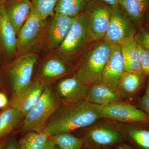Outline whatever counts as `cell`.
Wrapping results in <instances>:
<instances>
[{
  "mask_svg": "<svg viewBox=\"0 0 149 149\" xmlns=\"http://www.w3.org/2000/svg\"><path fill=\"white\" fill-rule=\"evenodd\" d=\"M6 12L17 36L32 8L30 0H8L4 4Z\"/></svg>",
  "mask_w": 149,
  "mask_h": 149,
  "instance_id": "2e32d148",
  "label": "cell"
},
{
  "mask_svg": "<svg viewBox=\"0 0 149 149\" xmlns=\"http://www.w3.org/2000/svg\"><path fill=\"white\" fill-rule=\"evenodd\" d=\"M2 149H20V148L15 137L12 136L7 139Z\"/></svg>",
  "mask_w": 149,
  "mask_h": 149,
  "instance_id": "4dcf8cb0",
  "label": "cell"
},
{
  "mask_svg": "<svg viewBox=\"0 0 149 149\" xmlns=\"http://www.w3.org/2000/svg\"><path fill=\"white\" fill-rule=\"evenodd\" d=\"M90 88L73 75L59 80L53 90L61 103H70L85 100Z\"/></svg>",
  "mask_w": 149,
  "mask_h": 149,
  "instance_id": "9c48e42d",
  "label": "cell"
},
{
  "mask_svg": "<svg viewBox=\"0 0 149 149\" xmlns=\"http://www.w3.org/2000/svg\"><path fill=\"white\" fill-rule=\"evenodd\" d=\"M92 0H57L54 14L74 17L82 13Z\"/></svg>",
  "mask_w": 149,
  "mask_h": 149,
  "instance_id": "603a6c76",
  "label": "cell"
},
{
  "mask_svg": "<svg viewBox=\"0 0 149 149\" xmlns=\"http://www.w3.org/2000/svg\"><path fill=\"white\" fill-rule=\"evenodd\" d=\"M143 72L124 71L120 78L117 91L123 97L133 95L142 88L146 80Z\"/></svg>",
  "mask_w": 149,
  "mask_h": 149,
  "instance_id": "44dd1931",
  "label": "cell"
},
{
  "mask_svg": "<svg viewBox=\"0 0 149 149\" xmlns=\"http://www.w3.org/2000/svg\"><path fill=\"white\" fill-rule=\"evenodd\" d=\"M7 139H2L0 141V149H2L3 147L5 144L6 142Z\"/></svg>",
  "mask_w": 149,
  "mask_h": 149,
  "instance_id": "d590c367",
  "label": "cell"
},
{
  "mask_svg": "<svg viewBox=\"0 0 149 149\" xmlns=\"http://www.w3.org/2000/svg\"><path fill=\"white\" fill-rule=\"evenodd\" d=\"M137 31L121 6H113L110 21L104 39L112 45H120L125 40L134 38Z\"/></svg>",
  "mask_w": 149,
  "mask_h": 149,
  "instance_id": "5b68a950",
  "label": "cell"
},
{
  "mask_svg": "<svg viewBox=\"0 0 149 149\" xmlns=\"http://www.w3.org/2000/svg\"><path fill=\"white\" fill-rule=\"evenodd\" d=\"M136 42L149 52V32L143 28L137 31L134 37Z\"/></svg>",
  "mask_w": 149,
  "mask_h": 149,
  "instance_id": "83f0119b",
  "label": "cell"
},
{
  "mask_svg": "<svg viewBox=\"0 0 149 149\" xmlns=\"http://www.w3.org/2000/svg\"><path fill=\"white\" fill-rule=\"evenodd\" d=\"M53 149H60L59 148H58V146H57L56 145L55 146V147H54V148Z\"/></svg>",
  "mask_w": 149,
  "mask_h": 149,
  "instance_id": "f35d334b",
  "label": "cell"
},
{
  "mask_svg": "<svg viewBox=\"0 0 149 149\" xmlns=\"http://www.w3.org/2000/svg\"><path fill=\"white\" fill-rule=\"evenodd\" d=\"M8 0H0V6L3 5Z\"/></svg>",
  "mask_w": 149,
  "mask_h": 149,
  "instance_id": "74e56055",
  "label": "cell"
},
{
  "mask_svg": "<svg viewBox=\"0 0 149 149\" xmlns=\"http://www.w3.org/2000/svg\"><path fill=\"white\" fill-rule=\"evenodd\" d=\"M4 5L0 6V45L7 54L12 55L17 50V37Z\"/></svg>",
  "mask_w": 149,
  "mask_h": 149,
  "instance_id": "e0dca14e",
  "label": "cell"
},
{
  "mask_svg": "<svg viewBox=\"0 0 149 149\" xmlns=\"http://www.w3.org/2000/svg\"><path fill=\"white\" fill-rule=\"evenodd\" d=\"M119 5L137 30L141 29L144 15L149 6V0H122Z\"/></svg>",
  "mask_w": 149,
  "mask_h": 149,
  "instance_id": "ffe728a7",
  "label": "cell"
},
{
  "mask_svg": "<svg viewBox=\"0 0 149 149\" xmlns=\"http://www.w3.org/2000/svg\"><path fill=\"white\" fill-rule=\"evenodd\" d=\"M112 6L101 0H92L85 8L92 35L95 41L104 39L111 17Z\"/></svg>",
  "mask_w": 149,
  "mask_h": 149,
  "instance_id": "8992f818",
  "label": "cell"
},
{
  "mask_svg": "<svg viewBox=\"0 0 149 149\" xmlns=\"http://www.w3.org/2000/svg\"><path fill=\"white\" fill-rule=\"evenodd\" d=\"M25 117L21 112L11 107L0 113V141L9 135Z\"/></svg>",
  "mask_w": 149,
  "mask_h": 149,
  "instance_id": "7402d4cb",
  "label": "cell"
},
{
  "mask_svg": "<svg viewBox=\"0 0 149 149\" xmlns=\"http://www.w3.org/2000/svg\"><path fill=\"white\" fill-rule=\"evenodd\" d=\"M101 1L113 6L119 5L122 0H101Z\"/></svg>",
  "mask_w": 149,
  "mask_h": 149,
  "instance_id": "e575fe53",
  "label": "cell"
},
{
  "mask_svg": "<svg viewBox=\"0 0 149 149\" xmlns=\"http://www.w3.org/2000/svg\"><path fill=\"white\" fill-rule=\"evenodd\" d=\"M0 83H1V80H0Z\"/></svg>",
  "mask_w": 149,
  "mask_h": 149,
  "instance_id": "ab89813d",
  "label": "cell"
},
{
  "mask_svg": "<svg viewBox=\"0 0 149 149\" xmlns=\"http://www.w3.org/2000/svg\"><path fill=\"white\" fill-rule=\"evenodd\" d=\"M112 45L104 39L95 41L82 55L74 75L91 86L102 83L105 66Z\"/></svg>",
  "mask_w": 149,
  "mask_h": 149,
  "instance_id": "7a4b0ae2",
  "label": "cell"
},
{
  "mask_svg": "<svg viewBox=\"0 0 149 149\" xmlns=\"http://www.w3.org/2000/svg\"><path fill=\"white\" fill-rule=\"evenodd\" d=\"M128 135L132 141L145 149H149V130L140 129H131Z\"/></svg>",
  "mask_w": 149,
  "mask_h": 149,
  "instance_id": "4316f807",
  "label": "cell"
},
{
  "mask_svg": "<svg viewBox=\"0 0 149 149\" xmlns=\"http://www.w3.org/2000/svg\"><path fill=\"white\" fill-rule=\"evenodd\" d=\"M56 146V145L54 141L49 137L45 146L43 149H53Z\"/></svg>",
  "mask_w": 149,
  "mask_h": 149,
  "instance_id": "836d02e7",
  "label": "cell"
},
{
  "mask_svg": "<svg viewBox=\"0 0 149 149\" xmlns=\"http://www.w3.org/2000/svg\"><path fill=\"white\" fill-rule=\"evenodd\" d=\"M141 28H143L149 32V6L144 15Z\"/></svg>",
  "mask_w": 149,
  "mask_h": 149,
  "instance_id": "1f68e13d",
  "label": "cell"
},
{
  "mask_svg": "<svg viewBox=\"0 0 149 149\" xmlns=\"http://www.w3.org/2000/svg\"><path fill=\"white\" fill-rule=\"evenodd\" d=\"M44 20L54 14L57 0H30Z\"/></svg>",
  "mask_w": 149,
  "mask_h": 149,
  "instance_id": "484cf974",
  "label": "cell"
},
{
  "mask_svg": "<svg viewBox=\"0 0 149 149\" xmlns=\"http://www.w3.org/2000/svg\"><path fill=\"white\" fill-rule=\"evenodd\" d=\"M72 70L70 63L64 59L58 56L51 57L41 66L38 80L45 87L70 74Z\"/></svg>",
  "mask_w": 149,
  "mask_h": 149,
  "instance_id": "4fadbf2b",
  "label": "cell"
},
{
  "mask_svg": "<svg viewBox=\"0 0 149 149\" xmlns=\"http://www.w3.org/2000/svg\"><path fill=\"white\" fill-rule=\"evenodd\" d=\"M124 71L142 72L139 45L134 38L128 39L120 44Z\"/></svg>",
  "mask_w": 149,
  "mask_h": 149,
  "instance_id": "d6986e66",
  "label": "cell"
},
{
  "mask_svg": "<svg viewBox=\"0 0 149 149\" xmlns=\"http://www.w3.org/2000/svg\"><path fill=\"white\" fill-rule=\"evenodd\" d=\"M44 21L38 11L32 6L29 16L17 36L18 53H24L37 42L45 28Z\"/></svg>",
  "mask_w": 149,
  "mask_h": 149,
  "instance_id": "52a82bcc",
  "label": "cell"
},
{
  "mask_svg": "<svg viewBox=\"0 0 149 149\" xmlns=\"http://www.w3.org/2000/svg\"><path fill=\"white\" fill-rule=\"evenodd\" d=\"M120 131L109 126H101L94 127L87 132L85 143L94 147L111 146L119 143L122 140Z\"/></svg>",
  "mask_w": 149,
  "mask_h": 149,
  "instance_id": "9a60e30c",
  "label": "cell"
},
{
  "mask_svg": "<svg viewBox=\"0 0 149 149\" xmlns=\"http://www.w3.org/2000/svg\"><path fill=\"white\" fill-rule=\"evenodd\" d=\"M95 41L88 16L83 11L74 17L71 27L58 51L69 63L70 61L83 55Z\"/></svg>",
  "mask_w": 149,
  "mask_h": 149,
  "instance_id": "3957f363",
  "label": "cell"
},
{
  "mask_svg": "<svg viewBox=\"0 0 149 149\" xmlns=\"http://www.w3.org/2000/svg\"><path fill=\"white\" fill-rule=\"evenodd\" d=\"M102 118L123 122L149 123L146 113L122 101L103 106Z\"/></svg>",
  "mask_w": 149,
  "mask_h": 149,
  "instance_id": "30bf717a",
  "label": "cell"
},
{
  "mask_svg": "<svg viewBox=\"0 0 149 149\" xmlns=\"http://www.w3.org/2000/svg\"><path fill=\"white\" fill-rule=\"evenodd\" d=\"M61 103L49 85L45 87L42 95L20 124L21 133L43 132L46 123Z\"/></svg>",
  "mask_w": 149,
  "mask_h": 149,
  "instance_id": "277c9868",
  "label": "cell"
},
{
  "mask_svg": "<svg viewBox=\"0 0 149 149\" xmlns=\"http://www.w3.org/2000/svg\"><path fill=\"white\" fill-rule=\"evenodd\" d=\"M45 86L38 80L14 92L10 107L23 113L26 116L34 107L42 95Z\"/></svg>",
  "mask_w": 149,
  "mask_h": 149,
  "instance_id": "8fae6325",
  "label": "cell"
},
{
  "mask_svg": "<svg viewBox=\"0 0 149 149\" xmlns=\"http://www.w3.org/2000/svg\"><path fill=\"white\" fill-rule=\"evenodd\" d=\"M74 17L54 14L48 27L47 43L49 49H57L65 39Z\"/></svg>",
  "mask_w": 149,
  "mask_h": 149,
  "instance_id": "5bb4252c",
  "label": "cell"
},
{
  "mask_svg": "<svg viewBox=\"0 0 149 149\" xmlns=\"http://www.w3.org/2000/svg\"><path fill=\"white\" fill-rule=\"evenodd\" d=\"M60 149H81L85 139L75 137L70 133H61L49 137Z\"/></svg>",
  "mask_w": 149,
  "mask_h": 149,
  "instance_id": "d4e9b609",
  "label": "cell"
},
{
  "mask_svg": "<svg viewBox=\"0 0 149 149\" xmlns=\"http://www.w3.org/2000/svg\"><path fill=\"white\" fill-rule=\"evenodd\" d=\"M124 72V64L120 45H113L104 69L102 83L117 91L119 81Z\"/></svg>",
  "mask_w": 149,
  "mask_h": 149,
  "instance_id": "7c38bea8",
  "label": "cell"
},
{
  "mask_svg": "<svg viewBox=\"0 0 149 149\" xmlns=\"http://www.w3.org/2000/svg\"><path fill=\"white\" fill-rule=\"evenodd\" d=\"M8 103V99L5 94L0 93V108H3L7 106Z\"/></svg>",
  "mask_w": 149,
  "mask_h": 149,
  "instance_id": "d6a6232c",
  "label": "cell"
},
{
  "mask_svg": "<svg viewBox=\"0 0 149 149\" xmlns=\"http://www.w3.org/2000/svg\"><path fill=\"white\" fill-rule=\"evenodd\" d=\"M103 107L85 100L61 103L48 119L43 132L50 137L90 126L102 118Z\"/></svg>",
  "mask_w": 149,
  "mask_h": 149,
  "instance_id": "6da1fadb",
  "label": "cell"
},
{
  "mask_svg": "<svg viewBox=\"0 0 149 149\" xmlns=\"http://www.w3.org/2000/svg\"><path fill=\"white\" fill-rule=\"evenodd\" d=\"M139 103L141 108L149 115V80L146 90L143 95L139 100Z\"/></svg>",
  "mask_w": 149,
  "mask_h": 149,
  "instance_id": "f546056e",
  "label": "cell"
},
{
  "mask_svg": "<svg viewBox=\"0 0 149 149\" xmlns=\"http://www.w3.org/2000/svg\"><path fill=\"white\" fill-rule=\"evenodd\" d=\"M123 97L117 91L100 83L90 86L85 100L95 104L105 106L115 102L121 101Z\"/></svg>",
  "mask_w": 149,
  "mask_h": 149,
  "instance_id": "ac0fdd59",
  "label": "cell"
},
{
  "mask_svg": "<svg viewBox=\"0 0 149 149\" xmlns=\"http://www.w3.org/2000/svg\"><path fill=\"white\" fill-rule=\"evenodd\" d=\"M45 133L27 132L18 141L20 149H43L49 139Z\"/></svg>",
  "mask_w": 149,
  "mask_h": 149,
  "instance_id": "cb8c5ba5",
  "label": "cell"
},
{
  "mask_svg": "<svg viewBox=\"0 0 149 149\" xmlns=\"http://www.w3.org/2000/svg\"><path fill=\"white\" fill-rule=\"evenodd\" d=\"M37 59L36 54H25L18 58L11 65L8 73L14 92L18 91L31 82Z\"/></svg>",
  "mask_w": 149,
  "mask_h": 149,
  "instance_id": "ba28073f",
  "label": "cell"
},
{
  "mask_svg": "<svg viewBox=\"0 0 149 149\" xmlns=\"http://www.w3.org/2000/svg\"><path fill=\"white\" fill-rule=\"evenodd\" d=\"M118 149H133L130 147L126 145H120L118 147Z\"/></svg>",
  "mask_w": 149,
  "mask_h": 149,
  "instance_id": "8d00e7d4",
  "label": "cell"
},
{
  "mask_svg": "<svg viewBox=\"0 0 149 149\" xmlns=\"http://www.w3.org/2000/svg\"><path fill=\"white\" fill-rule=\"evenodd\" d=\"M139 50L142 71L147 76L149 77V52L139 45Z\"/></svg>",
  "mask_w": 149,
  "mask_h": 149,
  "instance_id": "f1b7e54d",
  "label": "cell"
}]
</instances>
